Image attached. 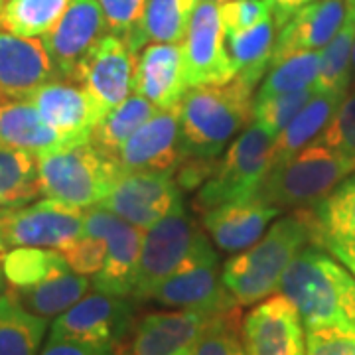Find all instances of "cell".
Segmentation results:
<instances>
[{
    "label": "cell",
    "mask_w": 355,
    "mask_h": 355,
    "mask_svg": "<svg viewBox=\"0 0 355 355\" xmlns=\"http://www.w3.org/2000/svg\"><path fill=\"white\" fill-rule=\"evenodd\" d=\"M320 245V225L312 207L292 209L265 237L223 265L221 280L239 306H251L279 292L280 280L306 247Z\"/></svg>",
    "instance_id": "6da1fadb"
},
{
    "label": "cell",
    "mask_w": 355,
    "mask_h": 355,
    "mask_svg": "<svg viewBox=\"0 0 355 355\" xmlns=\"http://www.w3.org/2000/svg\"><path fill=\"white\" fill-rule=\"evenodd\" d=\"M308 330L355 331V277L322 247H306L280 280Z\"/></svg>",
    "instance_id": "7a4b0ae2"
},
{
    "label": "cell",
    "mask_w": 355,
    "mask_h": 355,
    "mask_svg": "<svg viewBox=\"0 0 355 355\" xmlns=\"http://www.w3.org/2000/svg\"><path fill=\"white\" fill-rule=\"evenodd\" d=\"M254 89L239 79L190 87L182 99L180 148L184 158H216L253 121Z\"/></svg>",
    "instance_id": "3957f363"
},
{
    "label": "cell",
    "mask_w": 355,
    "mask_h": 355,
    "mask_svg": "<svg viewBox=\"0 0 355 355\" xmlns=\"http://www.w3.org/2000/svg\"><path fill=\"white\" fill-rule=\"evenodd\" d=\"M121 176L123 170L116 158L91 142L65 146L38 158L40 193L81 209L99 205Z\"/></svg>",
    "instance_id": "277c9868"
},
{
    "label": "cell",
    "mask_w": 355,
    "mask_h": 355,
    "mask_svg": "<svg viewBox=\"0 0 355 355\" xmlns=\"http://www.w3.org/2000/svg\"><path fill=\"white\" fill-rule=\"evenodd\" d=\"M354 172L352 160L318 142H310L284 164L270 168L254 198L279 207L280 211L314 207Z\"/></svg>",
    "instance_id": "5b68a950"
},
{
    "label": "cell",
    "mask_w": 355,
    "mask_h": 355,
    "mask_svg": "<svg viewBox=\"0 0 355 355\" xmlns=\"http://www.w3.org/2000/svg\"><path fill=\"white\" fill-rule=\"evenodd\" d=\"M272 135L257 123L249 125L229 144L214 174L198 191L193 207L203 214L223 203L254 198L272 168Z\"/></svg>",
    "instance_id": "8992f818"
},
{
    "label": "cell",
    "mask_w": 355,
    "mask_h": 355,
    "mask_svg": "<svg viewBox=\"0 0 355 355\" xmlns=\"http://www.w3.org/2000/svg\"><path fill=\"white\" fill-rule=\"evenodd\" d=\"M217 265L219 259L216 249L203 233V229H200L186 261L174 275H170L154 288L148 300L176 310L202 312L207 316L241 308L225 288L217 272Z\"/></svg>",
    "instance_id": "52a82bcc"
},
{
    "label": "cell",
    "mask_w": 355,
    "mask_h": 355,
    "mask_svg": "<svg viewBox=\"0 0 355 355\" xmlns=\"http://www.w3.org/2000/svg\"><path fill=\"white\" fill-rule=\"evenodd\" d=\"M198 233L200 227L186 214L184 202L176 203L168 216L144 231L132 288L135 300H148L154 288L176 272L190 253Z\"/></svg>",
    "instance_id": "ba28073f"
},
{
    "label": "cell",
    "mask_w": 355,
    "mask_h": 355,
    "mask_svg": "<svg viewBox=\"0 0 355 355\" xmlns=\"http://www.w3.org/2000/svg\"><path fill=\"white\" fill-rule=\"evenodd\" d=\"M85 209L55 200L8 207L0 221V239L8 247H40L64 249L65 245L83 237Z\"/></svg>",
    "instance_id": "9c48e42d"
},
{
    "label": "cell",
    "mask_w": 355,
    "mask_h": 355,
    "mask_svg": "<svg viewBox=\"0 0 355 355\" xmlns=\"http://www.w3.org/2000/svg\"><path fill=\"white\" fill-rule=\"evenodd\" d=\"M83 235L107 239L105 263L93 279L95 291L125 298L132 296L144 231L101 205H95L85 209Z\"/></svg>",
    "instance_id": "30bf717a"
},
{
    "label": "cell",
    "mask_w": 355,
    "mask_h": 355,
    "mask_svg": "<svg viewBox=\"0 0 355 355\" xmlns=\"http://www.w3.org/2000/svg\"><path fill=\"white\" fill-rule=\"evenodd\" d=\"M135 326V306L125 296L105 292L85 294L77 304L53 320L50 340H76L119 347Z\"/></svg>",
    "instance_id": "8fae6325"
},
{
    "label": "cell",
    "mask_w": 355,
    "mask_h": 355,
    "mask_svg": "<svg viewBox=\"0 0 355 355\" xmlns=\"http://www.w3.org/2000/svg\"><path fill=\"white\" fill-rule=\"evenodd\" d=\"M137 64V51L121 36L109 32L79 65L76 83L85 89L103 114H107L135 93Z\"/></svg>",
    "instance_id": "7c38bea8"
},
{
    "label": "cell",
    "mask_w": 355,
    "mask_h": 355,
    "mask_svg": "<svg viewBox=\"0 0 355 355\" xmlns=\"http://www.w3.org/2000/svg\"><path fill=\"white\" fill-rule=\"evenodd\" d=\"M107 34L109 24L97 0H71L58 24L42 36L55 77L76 81L79 65Z\"/></svg>",
    "instance_id": "4fadbf2b"
},
{
    "label": "cell",
    "mask_w": 355,
    "mask_h": 355,
    "mask_svg": "<svg viewBox=\"0 0 355 355\" xmlns=\"http://www.w3.org/2000/svg\"><path fill=\"white\" fill-rule=\"evenodd\" d=\"M182 46L190 87L225 85L233 81L235 71L225 44V28L219 14V0L200 2Z\"/></svg>",
    "instance_id": "5bb4252c"
},
{
    "label": "cell",
    "mask_w": 355,
    "mask_h": 355,
    "mask_svg": "<svg viewBox=\"0 0 355 355\" xmlns=\"http://www.w3.org/2000/svg\"><path fill=\"white\" fill-rule=\"evenodd\" d=\"M180 202L182 193L174 172H127L99 205L146 231Z\"/></svg>",
    "instance_id": "9a60e30c"
},
{
    "label": "cell",
    "mask_w": 355,
    "mask_h": 355,
    "mask_svg": "<svg viewBox=\"0 0 355 355\" xmlns=\"http://www.w3.org/2000/svg\"><path fill=\"white\" fill-rule=\"evenodd\" d=\"M241 340L247 355H306L302 318L282 294L268 296L247 312Z\"/></svg>",
    "instance_id": "2e32d148"
},
{
    "label": "cell",
    "mask_w": 355,
    "mask_h": 355,
    "mask_svg": "<svg viewBox=\"0 0 355 355\" xmlns=\"http://www.w3.org/2000/svg\"><path fill=\"white\" fill-rule=\"evenodd\" d=\"M40 116L60 132L71 146L91 140L95 127L105 116L99 105L76 81L50 79L28 99Z\"/></svg>",
    "instance_id": "e0dca14e"
},
{
    "label": "cell",
    "mask_w": 355,
    "mask_h": 355,
    "mask_svg": "<svg viewBox=\"0 0 355 355\" xmlns=\"http://www.w3.org/2000/svg\"><path fill=\"white\" fill-rule=\"evenodd\" d=\"M182 103L158 111L116 153L123 174L127 172H176L184 156L180 148Z\"/></svg>",
    "instance_id": "ac0fdd59"
},
{
    "label": "cell",
    "mask_w": 355,
    "mask_h": 355,
    "mask_svg": "<svg viewBox=\"0 0 355 355\" xmlns=\"http://www.w3.org/2000/svg\"><path fill=\"white\" fill-rule=\"evenodd\" d=\"M50 79L58 77L42 40L0 30V105L28 101Z\"/></svg>",
    "instance_id": "d6986e66"
},
{
    "label": "cell",
    "mask_w": 355,
    "mask_h": 355,
    "mask_svg": "<svg viewBox=\"0 0 355 355\" xmlns=\"http://www.w3.org/2000/svg\"><path fill=\"white\" fill-rule=\"evenodd\" d=\"M190 89L182 44H150L137 64L135 93L153 103L160 111L182 103Z\"/></svg>",
    "instance_id": "ffe728a7"
},
{
    "label": "cell",
    "mask_w": 355,
    "mask_h": 355,
    "mask_svg": "<svg viewBox=\"0 0 355 355\" xmlns=\"http://www.w3.org/2000/svg\"><path fill=\"white\" fill-rule=\"evenodd\" d=\"M209 318L191 310L146 314L137 322L132 355H196Z\"/></svg>",
    "instance_id": "44dd1931"
},
{
    "label": "cell",
    "mask_w": 355,
    "mask_h": 355,
    "mask_svg": "<svg viewBox=\"0 0 355 355\" xmlns=\"http://www.w3.org/2000/svg\"><path fill=\"white\" fill-rule=\"evenodd\" d=\"M345 12L347 0H314L302 6L279 28L270 65L298 51L324 50L340 30Z\"/></svg>",
    "instance_id": "7402d4cb"
},
{
    "label": "cell",
    "mask_w": 355,
    "mask_h": 355,
    "mask_svg": "<svg viewBox=\"0 0 355 355\" xmlns=\"http://www.w3.org/2000/svg\"><path fill=\"white\" fill-rule=\"evenodd\" d=\"M279 214V207L261 202L259 198L223 203L203 211V229L221 251L235 253L259 241L266 225Z\"/></svg>",
    "instance_id": "603a6c76"
},
{
    "label": "cell",
    "mask_w": 355,
    "mask_h": 355,
    "mask_svg": "<svg viewBox=\"0 0 355 355\" xmlns=\"http://www.w3.org/2000/svg\"><path fill=\"white\" fill-rule=\"evenodd\" d=\"M0 144L36 158L71 146L40 116L38 109L30 101L0 105Z\"/></svg>",
    "instance_id": "cb8c5ba5"
},
{
    "label": "cell",
    "mask_w": 355,
    "mask_h": 355,
    "mask_svg": "<svg viewBox=\"0 0 355 355\" xmlns=\"http://www.w3.org/2000/svg\"><path fill=\"white\" fill-rule=\"evenodd\" d=\"M347 93H314L302 111L288 123L272 144V168L284 164L294 154L318 139V135L330 123L334 113L342 105Z\"/></svg>",
    "instance_id": "d4e9b609"
},
{
    "label": "cell",
    "mask_w": 355,
    "mask_h": 355,
    "mask_svg": "<svg viewBox=\"0 0 355 355\" xmlns=\"http://www.w3.org/2000/svg\"><path fill=\"white\" fill-rule=\"evenodd\" d=\"M275 42H277L275 18H268L245 32L225 34L229 58L235 71L233 79H239L247 87H257L266 69L270 67Z\"/></svg>",
    "instance_id": "484cf974"
},
{
    "label": "cell",
    "mask_w": 355,
    "mask_h": 355,
    "mask_svg": "<svg viewBox=\"0 0 355 355\" xmlns=\"http://www.w3.org/2000/svg\"><path fill=\"white\" fill-rule=\"evenodd\" d=\"M202 0H146L135 36L127 44L139 53L146 44H182Z\"/></svg>",
    "instance_id": "4316f807"
},
{
    "label": "cell",
    "mask_w": 355,
    "mask_h": 355,
    "mask_svg": "<svg viewBox=\"0 0 355 355\" xmlns=\"http://www.w3.org/2000/svg\"><path fill=\"white\" fill-rule=\"evenodd\" d=\"M48 318L36 316L10 291L0 292V355H38Z\"/></svg>",
    "instance_id": "83f0119b"
},
{
    "label": "cell",
    "mask_w": 355,
    "mask_h": 355,
    "mask_svg": "<svg viewBox=\"0 0 355 355\" xmlns=\"http://www.w3.org/2000/svg\"><path fill=\"white\" fill-rule=\"evenodd\" d=\"M89 284L91 282L87 277H81L69 270L28 288H18V291L8 288V291L32 314L42 318H58L87 294Z\"/></svg>",
    "instance_id": "f1b7e54d"
},
{
    "label": "cell",
    "mask_w": 355,
    "mask_h": 355,
    "mask_svg": "<svg viewBox=\"0 0 355 355\" xmlns=\"http://www.w3.org/2000/svg\"><path fill=\"white\" fill-rule=\"evenodd\" d=\"M158 111L160 109L154 107L148 99H144L139 93H132L127 101H123L103 116L101 123L93 130L89 142L101 153L116 158L121 146Z\"/></svg>",
    "instance_id": "f546056e"
},
{
    "label": "cell",
    "mask_w": 355,
    "mask_h": 355,
    "mask_svg": "<svg viewBox=\"0 0 355 355\" xmlns=\"http://www.w3.org/2000/svg\"><path fill=\"white\" fill-rule=\"evenodd\" d=\"M355 46V0H347V12L330 44L320 51L318 93H347L352 79V53Z\"/></svg>",
    "instance_id": "4dcf8cb0"
},
{
    "label": "cell",
    "mask_w": 355,
    "mask_h": 355,
    "mask_svg": "<svg viewBox=\"0 0 355 355\" xmlns=\"http://www.w3.org/2000/svg\"><path fill=\"white\" fill-rule=\"evenodd\" d=\"M320 225V245H355V172L312 207Z\"/></svg>",
    "instance_id": "1f68e13d"
},
{
    "label": "cell",
    "mask_w": 355,
    "mask_h": 355,
    "mask_svg": "<svg viewBox=\"0 0 355 355\" xmlns=\"http://www.w3.org/2000/svg\"><path fill=\"white\" fill-rule=\"evenodd\" d=\"M71 0H6L0 30L20 38H42L64 16Z\"/></svg>",
    "instance_id": "d6a6232c"
},
{
    "label": "cell",
    "mask_w": 355,
    "mask_h": 355,
    "mask_svg": "<svg viewBox=\"0 0 355 355\" xmlns=\"http://www.w3.org/2000/svg\"><path fill=\"white\" fill-rule=\"evenodd\" d=\"M69 270L62 253L55 249L16 247L2 259V275L12 291L34 286Z\"/></svg>",
    "instance_id": "836d02e7"
},
{
    "label": "cell",
    "mask_w": 355,
    "mask_h": 355,
    "mask_svg": "<svg viewBox=\"0 0 355 355\" xmlns=\"http://www.w3.org/2000/svg\"><path fill=\"white\" fill-rule=\"evenodd\" d=\"M38 193V158L0 144V207H18Z\"/></svg>",
    "instance_id": "e575fe53"
},
{
    "label": "cell",
    "mask_w": 355,
    "mask_h": 355,
    "mask_svg": "<svg viewBox=\"0 0 355 355\" xmlns=\"http://www.w3.org/2000/svg\"><path fill=\"white\" fill-rule=\"evenodd\" d=\"M320 51H298L280 60L279 64L270 65V71L257 91L254 101L268 99L280 93L314 87L320 73Z\"/></svg>",
    "instance_id": "d590c367"
},
{
    "label": "cell",
    "mask_w": 355,
    "mask_h": 355,
    "mask_svg": "<svg viewBox=\"0 0 355 355\" xmlns=\"http://www.w3.org/2000/svg\"><path fill=\"white\" fill-rule=\"evenodd\" d=\"M316 93L314 87L291 91V93H280L268 99L254 101L253 99V123L261 125L268 135L275 139L279 137L284 128L288 127L292 119L302 111L310 97Z\"/></svg>",
    "instance_id": "8d00e7d4"
},
{
    "label": "cell",
    "mask_w": 355,
    "mask_h": 355,
    "mask_svg": "<svg viewBox=\"0 0 355 355\" xmlns=\"http://www.w3.org/2000/svg\"><path fill=\"white\" fill-rule=\"evenodd\" d=\"M196 355H247L241 340L239 308L209 318L196 347Z\"/></svg>",
    "instance_id": "74e56055"
},
{
    "label": "cell",
    "mask_w": 355,
    "mask_h": 355,
    "mask_svg": "<svg viewBox=\"0 0 355 355\" xmlns=\"http://www.w3.org/2000/svg\"><path fill=\"white\" fill-rule=\"evenodd\" d=\"M314 142L355 164V87L347 91L342 105Z\"/></svg>",
    "instance_id": "f35d334b"
},
{
    "label": "cell",
    "mask_w": 355,
    "mask_h": 355,
    "mask_svg": "<svg viewBox=\"0 0 355 355\" xmlns=\"http://www.w3.org/2000/svg\"><path fill=\"white\" fill-rule=\"evenodd\" d=\"M219 14L225 34H233L272 18V6L268 0H219Z\"/></svg>",
    "instance_id": "ab89813d"
},
{
    "label": "cell",
    "mask_w": 355,
    "mask_h": 355,
    "mask_svg": "<svg viewBox=\"0 0 355 355\" xmlns=\"http://www.w3.org/2000/svg\"><path fill=\"white\" fill-rule=\"evenodd\" d=\"M67 266L81 277H95L107 257V239L83 235L60 249Z\"/></svg>",
    "instance_id": "60d3db41"
},
{
    "label": "cell",
    "mask_w": 355,
    "mask_h": 355,
    "mask_svg": "<svg viewBox=\"0 0 355 355\" xmlns=\"http://www.w3.org/2000/svg\"><path fill=\"white\" fill-rule=\"evenodd\" d=\"M101 6L109 30L114 36L128 42L139 28L146 0H97Z\"/></svg>",
    "instance_id": "b9f144b4"
},
{
    "label": "cell",
    "mask_w": 355,
    "mask_h": 355,
    "mask_svg": "<svg viewBox=\"0 0 355 355\" xmlns=\"http://www.w3.org/2000/svg\"><path fill=\"white\" fill-rule=\"evenodd\" d=\"M306 355H355V331L308 330Z\"/></svg>",
    "instance_id": "7bdbcfd3"
},
{
    "label": "cell",
    "mask_w": 355,
    "mask_h": 355,
    "mask_svg": "<svg viewBox=\"0 0 355 355\" xmlns=\"http://www.w3.org/2000/svg\"><path fill=\"white\" fill-rule=\"evenodd\" d=\"M216 158H184L176 170V184L180 190L202 188L216 170Z\"/></svg>",
    "instance_id": "ee69618b"
},
{
    "label": "cell",
    "mask_w": 355,
    "mask_h": 355,
    "mask_svg": "<svg viewBox=\"0 0 355 355\" xmlns=\"http://www.w3.org/2000/svg\"><path fill=\"white\" fill-rule=\"evenodd\" d=\"M114 347L93 345V343L76 342V340H48L40 355H114Z\"/></svg>",
    "instance_id": "f6af8a7d"
},
{
    "label": "cell",
    "mask_w": 355,
    "mask_h": 355,
    "mask_svg": "<svg viewBox=\"0 0 355 355\" xmlns=\"http://www.w3.org/2000/svg\"><path fill=\"white\" fill-rule=\"evenodd\" d=\"M268 2H270V6H272V18H275L277 30H279V28H282V26L286 24L302 6L314 2V0H268Z\"/></svg>",
    "instance_id": "bcb514c9"
},
{
    "label": "cell",
    "mask_w": 355,
    "mask_h": 355,
    "mask_svg": "<svg viewBox=\"0 0 355 355\" xmlns=\"http://www.w3.org/2000/svg\"><path fill=\"white\" fill-rule=\"evenodd\" d=\"M331 257H336L352 275L355 277V245H340V243H328L324 247Z\"/></svg>",
    "instance_id": "7dc6e473"
},
{
    "label": "cell",
    "mask_w": 355,
    "mask_h": 355,
    "mask_svg": "<svg viewBox=\"0 0 355 355\" xmlns=\"http://www.w3.org/2000/svg\"><path fill=\"white\" fill-rule=\"evenodd\" d=\"M352 79H349V89L355 87V46H354V53H352Z\"/></svg>",
    "instance_id": "c3c4849f"
},
{
    "label": "cell",
    "mask_w": 355,
    "mask_h": 355,
    "mask_svg": "<svg viewBox=\"0 0 355 355\" xmlns=\"http://www.w3.org/2000/svg\"><path fill=\"white\" fill-rule=\"evenodd\" d=\"M4 254H6V245L0 239V270H2V259H4Z\"/></svg>",
    "instance_id": "681fc988"
},
{
    "label": "cell",
    "mask_w": 355,
    "mask_h": 355,
    "mask_svg": "<svg viewBox=\"0 0 355 355\" xmlns=\"http://www.w3.org/2000/svg\"><path fill=\"white\" fill-rule=\"evenodd\" d=\"M6 211H8V207H0V221H2V217L6 216Z\"/></svg>",
    "instance_id": "f907efd6"
},
{
    "label": "cell",
    "mask_w": 355,
    "mask_h": 355,
    "mask_svg": "<svg viewBox=\"0 0 355 355\" xmlns=\"http://www.w3.org/2000/svg\"><path fill=\"white\" fill-rule=\"evenodd\" d=\"M2 284H4V275H2V270H0V292H2Z\"/></svg>",
    "instance_id": "816d5d0a"
},
{
    "label": "cell",
    "mask_w": 355,
    "mask_h": 355,
    "mask_svg": "<svg viewBox=\"0 0 355 355\" xmlns=\"http://www.w3.org/2000/svg\"><path fill=\"white\" fill-rule=\"evenodd\" d=\"M4 2H6V0H0V8H2V4H4Z\"/></svg>",
    "instance_id": "f5cc1de1"
}]
</instances>
